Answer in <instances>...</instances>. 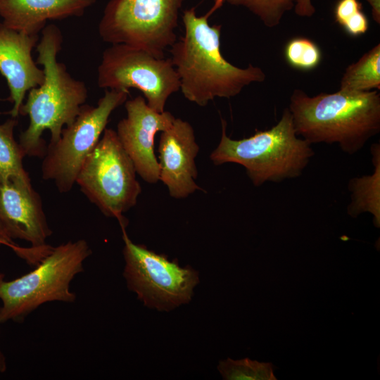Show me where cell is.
Wrapping results in <instances>:
<instances>
[{"label": "cell", "mask_w": 380, "mask_h": 380, "mask_svg": "<svg viewBox=\"0 0 380 380\" xmlns=\"http://www.w3.org/2000/svg\"><path fill=\"white\" fill-rule=\"evenodd\" d=\"M362 10V4L358 0H339L334 9L336 21L341 26L347 20Z\"/></svg>", "instance_id": "obj_22"}, {"label": "cell", "mask_w": 380, "mask_h": 380, "mask_svg": "<svg viewBox=\"0 0 380 380\" xmlns=\"http://www.w3.org/2000/svg\"><path fill=\"white\" fill-rule=\"evenodd\" d=\"M134 163L116 131L106 128L77 176L81 191L101 212L127 224L123 213L135 206L141 192Z\"/></svg>", "instance_id": "obj_6"}, {"label": "cell", "mask_w": 380, "mask_h": 380, "mask_svg": "<svg viewBox=\"0 0 380 380\" xmlns=\"http://www.w3.org/2000/svg\"><path fill=\"white\" fill-rule=\"evenodd\" d=\"M184 0H110L99 24L105 42L125 44L165 58L177 41L175 30Z\"/></svg>", "instance_id": "obj_7"}, {"label": "cell", "mask_w": 380, "mask_h": 380, "mask_svg": "<svg viewBox=\"0 0 380 380\" xmlns=\"http://www.w3.org/2000/svg\"><path fill=\"white\" fill-rule=\"evenodd\" d=\"M0 222L12 240H25L46 254L53 248L46 243L52 231L31 181L10 179L0 184Z\"/></svg>", "instance_id": "obj_12"}, {"label": "cell", "mask_w": 380, "mask_h": 380, "mask_svg": "<svg viewBox=\"0 0 380 380\" xmlns=\"http://www.w3.org/2000/svg\"><path fill=\"white\" fill-rule=\"evenodd\" d=\"M91 254L84 239L70 241L56 247L31 272L11 281L0 282V324L22 322L40 305L51 301L73 303L70 290L74 277L84 270V262Z\"/></svg>", "instance_id": "obj_5"}, {"label": "cell", "mask_w": 380, "mask_h": 380, "mask_svg": "<svg viewBox=\"0 0 380 380\" xmlns=\"http://www.w3.org/2000/svg\"><path fill=\"white\" fill-rule=\"evenodd\" d=\"M342 27L349 34L355 37L363 34L367 31L369 22L361 10L350 17Z\"/></svg>", "instance_id": "obj_23"}, {"label": "cell", "mask_w": 380, "mask_h": 380, "mask_svg": "<svg viewBox=\"0 0 380 380\" xmlns=\"http://www.w3.org/2000/svg\"><path fill=\"white\" fill-rule=\"evenodd\" d=\"M125 243L123 272L127 288L134 292L145 305L158 310H170L188 303L194 288L199 281L196 271L182 267L177 260L136 244L122 228Z\"/></svg>", "instance_id": "obj_10"}, {"label": "cell", "mask_w": 380, "mask_h": 380, "mask_svg": "<svg viewBox=\"0 0 380 380\" xmlns=\"http://www.w3.org/2000/svg\"><path fill=\"white\" fill-rule=\"evenodd\" d=\"M38 42V34H28L0 23V73L9 89L6 100L13 104L8 112L11 118L19 116L27 92L44 81V72L32 56Z\"/></svg>", "instance_id": "obj_14"}, {"label": "cell", "mask_w": 380, "mask_h": 380, "mask_svg": "<svg viewBox=\"0 0 380 380\" xmlns=\"http://www.w3.org/2000/svg\"><path fill=\"white\" fill-rule=\"evenodd\" d=\"M4 274L0 272V282L4 279ZM6 369V358L0 349V373H3Z\"/></svg>", "instance_id": "obj_27"}, {"label": "cell", "mask_w": 380, "mask_h": 380, "mask_svg": "<svg viewBox=\"0 0 380 380\" xmlns=\"http://www.w3.org/2000/svg\"><path fill=\"white\" fill-rule=\"evenodd\" d=\"M126 118L119 121L116 133L143 180L155 184L159 181V165L155 154L154 141L158 132L169 128L175 117L169 111L151 108L144 96L125 102Z\"/></svg>", "instance_id": "obj_11"}, {"label": "cell", "mask_w": 380, "mask_h": 380, "mask_svg": "<svg viewBox=\"0 0 380 380\" xmlns=\"http://www.w3.org/2000/svg\"><path fill=\"white\" fill-rule=\"evenodd\" d=\"M276 368L271 362H260L248 357L236 360L227 358L220 361L217 366L226 380H276Z\"/></svg>", "instance_id": "obj_19"}, {"label": "cell", "mask_w": 380, "mask_h": 380, "mask_svg": "<svg viewBox=\"0 0 380 380\" xmlns=\"http://www.w3.org/2000/svg\"><path fill=\"white\" fill-rule=\"evenodd\" d=\"M226 127L222 119L220 141L210 158L216 165H242L255 186L300 177L315 154L312 144L296 134L289 108L274 126L247 138L229 137Z\"/></svg>", "instance_id": "obj_4"}, {"label": "cell", "mask_w": 380, "mask_h": 380, "mask_svg": "<svg viewBox=\"0 0 380 380\" xmlns=\"http://www.w3.org/2000/svg\"><path fill=\"white\" fill-rule=\"evenodd\" d=\"M1 245H3V244H2V243L0 241V246H1Z\"/></svg>", "instance_id": "obj_29"}, {"label": "cell", "mask_w": 380, "mask_h": 380, "mask_svg": "<svg viewBox=\"0 0 380 380\" xmlns=\"http://www.w3.org/2000/svg\"><path fill=\"white\" fill-rule=\"evenodd\" d=\"M234 6H241L255 15L267 27L277 26L284 15L294 8L296 0H227Z\"/></svg>", "instance_id": "obj_20"}, {"label": "cell", "mask_w": 380, "mask_h": 380, "mask_svg": "<svg viewBox=\"0 0 380 380\" xmlns=\"http://www.w3.org/2000/svg\"><path fill=\"white\" fill-rule=\"evenodd\" d=\"M372 7V14L374 20L380 24V0H367Z\"/></svg>", "instance_id": "obj_25"}, {"label": "cell", "mask_w": 380, "mask_h": 380, "mask_svg": "<svg viewBox=\"0 0 380 380\" xmlns=\"http://www.w3.org/2000/svg\"><path fill=\"white\" fill-rule=\"evenodd\" d=\"M380 89V44L350 65L341 80L339 90L360 93Z\"/></svg>", "instance_id": "obj_17"}, {"label": "cell", "mask_w": 380, "mask_h": 380, "mask_svg": "<svg viewBox=\"0 0 380 380\" xmlns=\"http://www.w3.org/2000/svg\"><path fill=\"white\" fill-rule=\"evenodd\" d=\"M0 241L2 243L3 245L8 246L11 249H13L15 246H17V244L13 241V240L11 239L7 236L1 222H0Z\"/></svg>", "instance_id": "obj_26"}, {"label": "cell", "mask_w": 380, "mask_h": 380, "mask_svg": "<svg viewBox=\"0 0 380 380\" xmlns=\"http://www.w3.org/2000/svg\"><path fill=\"white\" fill-rule=\"evenodd\" d=\"M296 134L310 144H337L353 155L380 132V94L377 90L320 93L308 96L295 89L288 107Z\"/></svg>", "instance_id": "obj_3"}, {"label": "cell", "mask_w": 380, "mask_h": 380, "mask_svg": "<svg viewBox=\"0 0 380 380\" xmlns=\"http://www.w3.org/2000/svg\"><path fill=\"white\" fill-rule=\"evenodd\" d=\"M284 54L291 66L303 70L314 69L322 59L319 46L305 37L291 39L286 45Z\"/></svg>", "instance_id": "obj_21"}, {"label": "cell", "mask_w": 380, "mask_h": 380, "mask_svg": "<svg viewBox=\"0 0 380 380\" xmlns=\"http://www.w3.org/2000/svg\"><path fill=\"white\" fill-rule=\"evenodd\" d=\"M374 165L372 175L351 179L348 184L351 201L347 207L348 214L356 218L369 213L373 216L376 227H380V144H372L370 148Z\"/></svg>", "instance_id": "obj_16"}, {"label": "cell", "mask_w": 380, "mask_h": 380, "mask_svg": "<svg viewBox=\"0 0 380 380\" xmlns=\"http://www.w3.org/2000/svg\"><path fill=\"white\" fill-rule=\"evenodd\" d=\"M97 84L105 89H137L148 106L159 113L165 111L170 96L180 89L179 79L170 58H158L125 44H111L103 52Z\"/></svg>", "instance_id": "obj_9"}, {"label": "cell", "mask_w": 380, "mask_h": 380, "mask_svg": "<svg viewBox=\"0 0 380 380\" xmlns=\"http://www.w3.org/2000/svg\"><path fill=\"white\" fill-rule=\"evenodd\" d=\"M199 151L191 125L181 118L160 132L158 152L159 181L167 187L171 197L181 199L202 189L196 180V158Z\"/></svg>", "instance_id": "obj_13"}, {"label": "cell", "mask_w": 380, "mask_h": 380, "mask_svg": "<svg viewBox=\"0 0 380 380\" xmlns=\"http://www.w3.org/2000/svg\"><path fill=\"white\" fill-rule=\"evenodd\" d=\"M213 1H214V5L213 8L210 9L213 12L220 8L223 5V4L227 1V0H213Z\"/></svg>", "instance_id": "obj_28"}, {"label": "cell", "mask_w": 380, "mask_h": 380, "mask_svg": "<svg viewBox=\"0 0 380 380\" xmlns=\"http://www.w3.org/2000/svg\"><path fill=\"white\" fill-rule=\"evenodd\" d=\"M63 42V35L55 25H46L36 48L37 65L43 67V82L28 91L19 115H27V128L19 136V144L25 156L44 158L46 142L44 130L51 133L50 143L56 142L63 127L71 125L79 114L88 96L85 84L74 79L65 64L57 61Z\"/></svg>", "instance_id": "obj_2"}, {"label": "cell", "mask_w": 380, "mask_h": 380, "mask_svg": "<svg viewBox=\"0 0 380 380\" xmlns=\"http://www.w3.org/2000/svg\"><path fill=\"white\" fill-rule=\"evenodd\" d=\"M210 10L198 16L196 8L184 11V35L170 47V58L180 82L183 96L205 106L215 98L234 97L254 82H262L264 71L250 64L241 68L228 62L220 50L221 25H210Z\"/></svg>", "instance_id": "obj_1"}, {"label": "cell", "mask_w": 380, "mask_h": 380, "mask_svg": "<svg viewBox=\"0 0 380 380\" xmlns=\"http://www.w3.org/2000/svg\"><path fill=\"white\" fill-rule=\"evenodd\" d=\"M129 91L105 89L96 106L84 104L61 138L49 143L42 165L44 180L54 182L60 193L71 191L88 154L100 139L111 113L127 100Z\"/></svg>", "instance_id": "obj_8"}, {"label": "cell", "mask_w": 380, "mask_h": 380, "mask_svg": "<svg viewBox=\"0 0 380 380\" xmlns=\"http://www.w3.org/2000/svg\"><path fill=\"white\" fill-rule=\"evenodd\" d=\"M294 10L300 17H311L315 13V8L311 0H296Z\"/></svg>", "instance_id": "obj_24"}, {"label": "cell", "mask_w": 380, "mask_h": 380, "mask_svg": "<svg viewBox=\"0 0 380 380\" xmlns=\"http://www.w3.org/2000/svg\"><path fill=\"white\" fill-rule=\"evenodd\" d=\"M17 125L18 120L13 118L0 125V184L10 179L31 181L23 165L25 154L14 138Z\"/></svg>", "instance_id": "obj_18"}, {"label": "cell", "mask_w": 380, "mask_h": 380, "mask_svg": "<svg viewBox=\"0 0 380 380\" xmlns=\"http://www.w3.org/2000/svg\"><path fill=\"white\" fill-rule=\"evenodd\" d=\"M96 0H0L3 24L28 34H38L47 20L82 15Z\"/></svg>", "instance_id": "obj_15"}]
</instances>
